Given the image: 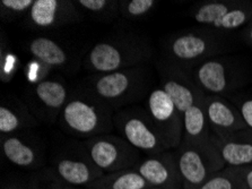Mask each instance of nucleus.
<instances>
[{
	"mask_svg": "<svg viewBox=\"0 0 252 189\" xmlns=\"http://www.w3.org/2000/svg\"><path fill=\"white\" fill-rule=\"evenodd\" d=\"M35 0H1L0 11L3 19H14L29 14Z\"/></svg>",
	"mask_w": 252,
	"mask_h": 189,
	"instance_id": "393cba45",
	"label": "nucleus"
},
{
	"mask_svg": "<svg viewBox=\"0 0 252 189\" xmlns=\"http://www.w3.org/2000/svg\"><path fill=\"white\" fill-rule=\"evenodd\" d=\"M28 50L34 59L52 69L69 68L72 58L59 42L50 38H35L29 43Z\"/></svg>",
	"mask_w": 252,
	"mask_h": 189,
	"instance_id": "6ab92c4d",
	"label": "nucleus"
},
{
	"mask_svg": "<svg viewBox=\"0 0 252 189\" xmlns=\"http://www.w3.org/2000/svg\"><path fill=\"white\" fill-rule=\"evenodd\" d=\"M215 144L226 167L252 165V129L244 128L225 137H215Z\"/></svg>",
	"mask_w": 252,
	"mask_h": 189,
	"instance_id": "a211bd4d",
	"label": "nucleus"
},
{
	"mask_svg": "<svg viewBox=\"0 0 252 189\" xmlns=\"http://www.w3.org/2000/svg\"><path fill=\"white\" fill-rule=\"evenodd\" d=\"M93 189H148L151 188L136 169L104 173L90 186Z\"/></svg>",
	"mask_w": 252,
	"mask_h": 189,
	"instance_id": "412c9836",
	"label": "nucleus"
},
{
	"mask_svg": "<svg viewBox=\"0 0 252 189\" xmlns=\"http://www.w3.org/2000/svg\"><path fill=\"white\" fill-rule=\"evenodd\" d=\"M174 154L180 171L182 189H199L214 173L226 168L212 138L201 143L182 142Z\"/></svg>",
	"mask_w": 252,
	"mask_h": 189,
	"instance_id": "39448f33",
	"label": "nucleus"
},
{
	"mask_svg": "<svg viewBox=\"0 0 252 189\" xmlns=\"http://www.w3.org/2000/svg\"><path fill=\"white\" fill-rule=\"evenodd\" d=\"M1 152L10 164L23 170L39 171L44 164L43 149L20 135H2Z\"/></svg>",
	"mask_w": 252,
	"mask_h": 189,
	"instance_id": "f3484780",
	"label": "nucleus"
},
{
	"mask_svg": "<svg viewBox=\"0 0 252 189\" xmlns=\"http://www.w3.org/2000/svg\"><path fill=\"white\" fill-rule=\"evenodd\" d=\"M34 125L28 108L21 103H2L0 107V132L14 135Z\"/></svg>",
	"mask_w": 252,
	"mask_h": 189,
	"instance_id": "aec40b11",
	"label": "nucleus"
},
{
	"mask_svg": "<svg viewBox=\"0 0 252 189\" xmlns=\"http://www.w3.org/2000/svg\"><path fill=\"white\" fill-rule=\"evenodd\" d=\"M66 186L61 184L59 179L48 170H39L31 176L25 183V189H64Z\"/></svg>",
	"mask_w": 252,
	"mask_h": 189,
	"instance_id": "b1692460",
	"label": "nucleus"
},
{
	"mask_svg": "<svg viewBox=\"0 0 252 189\" xmlns=\"http://www.w3.org/2000/svg\"><path fill=\"white\" fill-rule=\"evenodd\" d=\"M205 113L209 129L215 137H225L248 128L235 104L224 96L206 95Z\"/></svg>",
	"mask_w": 252,
	"mask_h": 189,
	"instance_id": "2eb2a0df",
	"label": "nucleus"
},
{
	"mask_svg": "<svg viewBox=\"0 0 252 189\" xmlns=\"http://www.w3.org/2000/svg\"><path fill=\"white\" fill-rule=\"evenodd\" d=\"M152 71L146 65L91 77L89 92L111 109L119 110L126 104L138 102L148 96L152 88Z\"/></svg>",
	"mask_w": 252,
	"mask_h": 189,
	"instance_id": "7ed1b4c3",
	"label": "nucleus"
},
{
	"mask_svg": "<svg viewBox=\"0 0 252 189\" xmlns=\"http://www.w3.org/2000/svg\"><path fill=\"white\" fill-rule=\"evenodd\" d=\"M192 79L205 95L224 96L242 86L246 73L230 57H213L194 67Z\"/></svg>",
	"mask_w": 252,
	"mask_h": 189,
	"instance_id": "6e6552de",
	"label": "nucleus"
},
{
	"mask_svg": "<svg viewBox=\"0 0 252 189\" xmlns=\"http://www.w3.org/2000/svg\"><path fill=\"white\" fill-rule=\"evenodd\" d=\"M191 16L198 24L216 32H232L252 21V1H205L193 7Z\"/></svg>",
	"mask_w": 252,
	"mask_h": 189,
	"instance_id": "9d476101",
	"label": "nucleus"
},
{
	"mask_svg": "<svg viewBox=\"0 0 252 189\" xmlns=\"http://www.w3.org/2000/svg\"><path fill=\"white\" fill-rule=\"evenodd\" d=\"M156 3L154 0H122L119 1V11L125 18L138 19L151 13Z\"/></svg>",
	"mask_w": 252,
	"mask_h": 189,
	"instance_id": "5701e85b",
	"label": "nucleus"
},
{
	"mask_svg": "<svg viewBox=\"0 0 252 189\" xmlns=\"http://www.w3.org/2000/svg\"><path fill=\"white\" fill-rule=\"evenodd\" d=\"M92 162L104 173L135 168L140 159V151L121 136L105 134L81 143Z\"/></svg>",
	"mask_w": 252,
	"mask_h": 189,
	"instance_id": "1a4fd4ad",
	"label": "nucleus"
},
{
	"mask_svg": "<svg viewBox=\"0 0 252 189\" xmlns=\"http://www.w3.org/2000/svg\"><path fill=\"white\" fill-rule=\"evenodd\" d=\"M78 9L93 15H106L112 13L114 8H119V1H109V0H78L75 1Z\"/></svg>",
	"mask_w": 252,
	"mask_h": 189,
	"instance_id": "a878e982",
	"label": "nucleus"
},
{
	"mask_svg": "<svg viewBox=\"0 0 252 189\" xmlns=\"http://www.w3.org/2000/svg\"><path fill=\"white\" fill-rule=\"evenodd\" d=\"M1 189H25V184L18 181H7L6 184H2Z\"/></svg>",
	"mask_w": 252,
	"mask_h": 189,
	"instance_id": "c85d7f7f",
	"label": "nucleus"
},
{
	"mask_svg": "<svg viewBox=\"0 0 252 189\" xmlns=\"http://www.w3.org/2000/svg\"><path fill=\"white\" fill-rule=\"evenodd\" d=\"M146 111L169 150H177L183 140V119L162 85L150 92Z\"/></svg>",
	"mask_w": 252,
	"mask_h": 189,
	"instance_id": "9b49d317",
	"label": "nucleus"
},
{
	"mask_svg": "<svg viewBox=\"0 0 252 189\" xmlns=\"http://www.w3.org/2000/svg\"><path fill=\"white\" fill-rule=\"evenodd\" d=\"M235 107L238 108L240 113L248 128L252 129V96L249 98H239L236 100Z\"/></svg>",
	"mask_w": 252,
	"mask_h": 189,
	"instance_id": "bb28decb",
	"label": "nucleus"
},
{
	"mask_svg": "<svg viewBox=\"0 0 252 189\" xmlns=\"http://www.w3.org/2000/svg\"><path fill=\"white\" fill-rule=\"evenodd\" d=\"M133 169L152 188L182 189L177 157L170 151L141 159Z\"/></svg>",
	"mask_w": 252,
	"mask_h": 189,
	"instance_id": "ddd939ff",
	"label": "nucleus"
},
{
	"mask_svg": "<svg viewBox=\"0 0 252 189\" xmlns=\"http://www.w3.org/2000/svg\"><path fill=\"white\" fill-rule=\"evenodd\" d=\"M148 189H159V188H152V187H151V188H148Z\"/></svg>",
	"mask_w": 252,
	"mask_h": 189,
	"instance_id": "2f4dec72",
	"label": "nucleus"
},
{
	"mask_svg": "<svg viewBox=\"0 0 252 189\" xmlns=\"http://www.w3.org/2000/svg\"><path fill=\"white\" fill-rule=\"evenodd\" d=\"M113 123L121 137L147 155L170 151L158 132L146 109L128 108L113 114Z\"/></svg>",
	"mask_w": 252,
	"mask_h": 189,
	"instance_id": "0eeeda50",
	"label": "nucleus"
},
{
	"mask_svg": "<svg viewBox=\"0 0 252 189\" xmlns=\"http://www.w3.org/2000/svg\"><path fill=\"white\" fill-rule=\"evenodd\" d=\"M83 18L74 1L35 0L28 14L29 23L36 29H55Z\"/></svg>",
	"mask_w": 252,
	"mask_h": 189,
	"instance_id": "4468645a",
	"label": "nucleus"
},
{
	"mask_svg": "<svg viewBox=\"0 0 252 189\" xmlns=\"http://www.w3.org/2000/svg\"><path fill=\"white\" fill-rule=\"evenodd\" d=\"M30 98L34 110L40 117L56 120L59 117L68 99L66 85L58 79L45 78L34 84L31 88Z\"/></svg>",
	"mask_w": 252,
	"mask_h": 189,
	"instance_id": "dca6fc26",
	"label": "nucleus"
},
{
	"mask_svg": "<svg viewBox=\"0 0 252 189\" xmlns=\"http://www.w3.org/2000/svg\"><path fill=\"white\" fill-rule=\"evenodd\" d=\"M50 170L67 187H90L104 175L92 162L82 145L78 151L63 152L56 155Z\"/></svg>",
	"mask_w": 252,
	"mask_h": 189,
	"instance_id": "f8f14e48",
	"label": "nucleus"
},
{
	"mask_svg": "<svg viewBox=\"0 0 252 189\" xmlns=\"http://www.w3.org/2000/svg\"><path fill=\"white\" fill-rule=\"evenodd\" d=\"M112 113L111 108L89 92L68 100L59 121L67 134L85 141L111 132L114 128Z\"/></svg>",
	"mask_w": 252,
	"mask_h": 189,
	"instance_id": "20e7f679",
	"label": "nucleus"
},
{
	"mask_svg": "<svg viewBox=\"0 0 252 189\" xmlns=\"http://www.w3.org/2000/svg\"><path fill=\"white\" fill-rule=\"evenodd\" d=\"M162 87L171 96L183 119V140L186 143L209 141L212 133L205 113V94L181 67L164 64L161 68Z\"/></svg>",
	"mask_w": 252,
	"mask_h": 189,
	"instance_id": "f257e3e1",
	"label": "nucleus"
},
{
	"mask_svg": "<svg viewBox=\"0 0 252 189\" xmlns=\"http://www.w3.org/2000/svg\"><path fill=\"white\" fill-rule=\"evenodd\" d=\"M199 189H247L240 167H226L201 185Z\"/></svg>",
	"mask_w": 252,
	"mask_h": 189,
	"instance_id": "4be33fe9",
	"label": "nucleus"
},
{
	"mask_svg": "<svg viewBox=\"0 0 252 189\" xmlns=\"http://www.w3.org/2000/svg\"><path fill=\"white\" fill-rule=\"evenodd\" d=\"M226 38L215 31H188L172 36L165 42V52L175 66L199 64L226 51Z\"/></svg>",
	"mask_w": 252,
	"mask_h": 189,
	"instance_id": "423d86ee",
	"label": "nucleus"
},
{
	"mask_svg": "<svg viewBox=\"0 0 252 189\" xmlns=\"http://www.w3.org/2000/svg\"><path fill=\"white\" fill-rule=\"evenodd\" d=\"M246 38L247 41L252 45V21L246 26Z\"/></svg>",
	"mask_w": 252,
	"mask_h": 189,
	"instance_id": "c756f323",
	"label": "nucleus"
},
{
	"mask_svg": "<svg viewBox=\"0 0 252 189\" xmlns=\"http://www.w3.org/2000/svg\"><path fill=\"white\" fill-rule=\"evenodd\" d=\"M64 189H93V188H91V187H67L66 186V188Z\"/></svg>",
	"mask_w": 252,
	"mask_h": 189,
	"instance_id": "7c9ffc66",
	"label": "nucleus"
},
{
	"mask_svg": "<svg viewBox=\"0 0 252 189\" xmlns=\"http://www.w3.org/2000/svg\"><path fill=\"white\" fill-rule=\"evenodd\" d=\"M243 183L247 189H252V165L248 167H240Z\"/></svg>",
	"mask_w": 252,
	"mask_h": 189,
	"instance_id": "cd10ccee",
	"label": "nucleus"
},
{
	"mask_svg": "<svg viewBox=\"0 0 252 189\" xmlns=\"http://www.w3.org/2000/svg\"><path fill=\"white\" fill-rule=\"evenodd\" d=\"M152 53V47L146 38L126 33L97 42L84 57L83 66L94 75L109 74L145 65Z\"/></svg>",
	"mask_w": 252,
	"mask_h": 189,
	"instance_id": "f03ea898",
	"label": "nucleus"
}]
</instances>
